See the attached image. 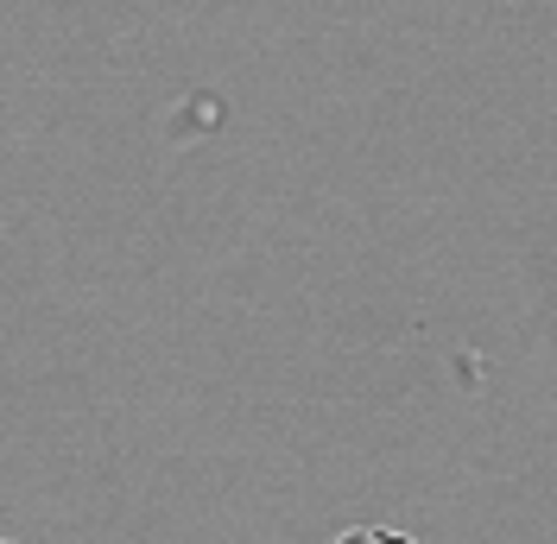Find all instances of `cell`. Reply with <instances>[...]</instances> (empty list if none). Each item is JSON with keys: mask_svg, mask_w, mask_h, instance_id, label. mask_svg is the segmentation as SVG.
<instances>
[{"mask_svg": "<svg viewBox=\"0 0 557 544\" xmlns=\"http://www.w3.org/2000/svg\"><path fill=\"white\" fill-rule=\"evenodd\" d=\"M0 544H13V539H0Z\"/></svg>", "mask_w": 557, "mask_h": 544, "instance_id": "1", "label": "cell"}]
</instances>
